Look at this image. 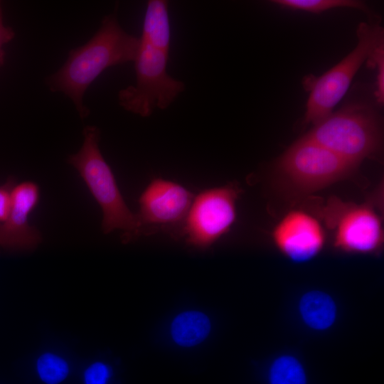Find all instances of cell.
Wrapping results in <instances>:
<instances>
[{
    "label": "cell",
    "instance_id": "cell-1",
    "mask_svg": "<svg viewBox=\"0 0 384 384\" xmlns=\"http://www.w3.org/2000/svg\"><path fill=\"white\" fill-rule=\"evenodd\" d=\"M139 46V38L121 27L115 14H109L86 43L70 50L65 63L47 78L46 84L51 91L65 95L79 116L86 118L90 110L83 100L87 88L107 68L133 62Z\"/></svg>",
    "mask_w": 384,
    "mask_h": 384
},
{
    "label": "cell",
    "instance_id": "cell-2",
    "mask_svg": "<svg viewBox=\"0 0 384 384\" xmlns=\"http://www.w3.org/2000/svg\"><path fill=\"white\" fill-rule=\"evenodd\" d=\"M80 149L68 161L80 174L102 211V230L107 234L122 231L124 242L142 235L136 214L127 206L112 171L99 147L100 131L95 126L84 128Z\"/></svg>",
    "mask_w": 384,
    "mask_h": 384
},
{
    "label": "cell",
    "instance_id": "cell-3",
    "mask_svg": "<svg viewBox=\"0 0 384 384\" xmlns=\"http://www.w3.org/2000/svg\"><path fill=\"white\" fill-rule=\"evenodd\" d=\"M358 166L382 145L380 119L370 105L353 103L331 112L305 135Z\"/></svg>",
    "mask_w": 384,
    "mask_h": 384
},
{
    "label": "cell",
    "instance_id": "cell-4",
    "mask_svg": "<svg viewBox=\"0 0 384 384\" xmlns=\"http://www.w3.org/2000/svg\"><path fill=\"white\" fill-rule=\"evenodd\" d=\"M356 168L305 135L293 144L276 164L283 183L300 195L323 189L346 178Z\"/></svg>",
    "mask_w": 384,
    "mask_h": 384
},
{
    "label": "cell",
    "instance_id": "cell-5",
    "mask_svg": "<svg viewBox=\"0 0 384 384\" xmlns=\"http://www.w3.org/2000/svg\"><path fill=\"white\" fill-rule=\"evenodd\" d=\"M168 53L139 41L133 61L136 82L118 93L123 109L147 117L156 108H167L184 90V83L168 74Z\"/></svg>",
    "mask_w": 384,
    "mask_h": 384
},
{
    "label": "cell",
    "instance_id": "cell-6",
    "mask_svg": "<svg viewBox=\"0 0 384 384\" xmlns=\"http://www.w3.org/2000/svg\"><path fill=\"white\" fill-rule=\"evenodd\" d=\"M356 47L345 58L322 75L308 82L309 95L304 124L314 125L333 112L358 69L383 40V31L380 26L363 22L358 27Z\"/></svg>",
    "mask_w": 384,
    "mask_h": 384
},
{
    "label": "cell",
    "instance_id": "cell-7",
    "mask_svg": "<svg viewBox=\"0 0 384 384\" xmlns=\"http://www.w3.org/2000/svg\"><path fill=\"white\" fill-rule=\"evenodd\" d=\"M240 193L239 187L233 183L199 193L174 235L184 237L186 242L196 247L211 245L233 224Z\"/></svg>",
    "mask_w": 384,
    "mask_h": 384
},
{
    "label": "cell",
    "instance_id": "cell-8",
    "mask_svg": "<svg viewBox=\"0 0 384 384\" xmlns=\"http://www.w3.org/2000/svg\"><path fill=\"white\" fill-rule=\"evenodd\" d=\"M194 195L183 186L165 179L155 178L143 191L136 214L142 235L159 230L172 235L183 222Z\"/></svg>",
    "mask_w": 384,
    "mask_h": 384
},
{
    "label": "cell",
    "instance_id": "cell-9",
    "mask_svg": "<svg viewBox=\"0 0 384 384\" xmlns=\"http://www.w3.org/2000/svg\"><path fill=\"white\" fill-rule=\"evenodd\" d=\"M324 218L335 230V246L345 252L366 254L378 250L383 232L378 215L369 207L329 202Z\"/></svg>",
    "mask_w": 384,
    "mask_h": 384
},
{
    "label": "cell",
    "instance_id": "cell-10",
    "mask_svg": "<svg viewBox=\"0 0 384 384\" xmlns=\"http://www.w3.org/2000/svg\"><path fill=\"white\" fill-rule=\"evenodd\" d=\"M272 237L279 250L297 263L312 260L325 242L324 232L319 221L299 210L286 215L275 227Z\"/></svg>",
    "mask_w": 384,
    "mask_h": 384
},
{
    "label": "cell",
    "instance_id": "cell-11",
    "mask_svg": "<svg viewBox=\"0 0 384 384\" xmlns=\"http://www.w3.org/2000/svg\"><path fill=\"white\" fill-rule=\"evenodd\" d=\"M39 198V188L33 181H23L14 186L10 210L5 220L0 223V246L30 250L41 242L40 232L28 221L29 215L37 206Z\"/></svg>",
    "mask_w": 384,
    "mask_h": 384
},
{
    "label": "cell",
    "instance_id": "cell-12",
    "mask_svg": "<svg viewBox=\"0 0 384 384\" xmlns=\"http://www.w3.org/2000/svg\"><path fill=\"white\" fill-rule=\"evenodd\" d=\"M139 38L142 43L169 54L171 26L166 1L151 0L147 2L142 35Z\"/></svg>",
    "mask_w": 384,
    "mask_h": 384
},
{
    "label": "cell",
    "instance_id": "cell-13",
    "mask_svg": "<svg viewBox=\"0 0 384 384\" xmlns=\"http://www.w3.org/2000/svg\"><path fill=\"white\" fill-rule=\"evenodd\" d=\"M299 313L304 324L315 331L331 328L337 317V306L329 294L311 290L302 295L299 302Z\"/></svg>",
    "mask_w": 384,
    "mask_h": 384
},
{
    "label": "cell",
    "instance_id": "cell-14",
    "mask_svg": "<svg viewBox=\"0 0 384 384\" xmlns=\"http://www.w3.org/2000/svg\"><path fill=\"white\" fill-rule=\"evenodd\" d=\"M210 331L208 317L201 311H188L179 314L173 320L171 334L179 346L190 347L204 341Z\"/></svg>",
    "mask_w": 384,
    "mask_h": 384
},
{
    "label": "cell",
    "instance_id": "cell-15",
    "mask_svg": "<svg viewBox=\"0 0 384 384\" xmlns=\"http://www.w3.org/2000/svg\"><path fill=\"white\" fill-rule=\"evenodd\" d=\"M270 384H306V376L301 362L291 355L274 360L270 368Z\"/></svg>",
    "mask_w": 384,
    "mask_h": 384
},
{
    "label": "cell",
    "instance_id": "cell-16",
    "mask_svg": "<svg viewBox=\"0 0 384 384\" xmlns=\"http://www.w3.org/2000/svg\"><path fill=\"white\" fill-rule=\"evenodd\" d=\"M274 4L293 10L311 13H321L336 8H351L363 11L368 9L366 5L354 0H276Z\"/></svg>",
    "mask_w": 384,
    "mask_h": 384
},
{
    "label": "cell",
    "instance_id": "cell-17",
    "mask_svg": "<svg viewBox=\"0 0 384 384\" xmlns=\"http://www.w3.org/2000/svg\"><path fill=\"white\" fill-rule=\"evenodd\" d=\"M37 371L41 379L46 384H58L67 377L69 368L61 357L46 353L37 361Z\"/></svg>",
    "mask_w": 384,
    "mask_h": 384
},
{
    "label": "cell",
    "instance_id": "cell-18",
    "mask_svg": "<svg viewBox=\"0 0 384 384\" xmlns=\"http://www.w3.org/2000/svg\"><path fill=\"white\" fill-rule=\"evenodd\" d=\"M367 61L376 70L375 97L377 102L382 105L384 101V43L381 41L370 54Z\"/></svg>",
    "mask_w": 384,
    "mask_h": 384
},
{
    "label": "cell",
    "instance_id": "cell-19",
    "mask_svg": "<svg viewBox=\"0 0 384 384\" xmlns=\"http://www.w3.org/2000/svg\"><path fill=\"white\" fill-rule=\"evenodd\" d=\"M111 372L109 367L101 362L90 365L84 374L85 384H107Z\"/></svg>",
    "mask_w": 384,
    "mask_h": 384
},
{
    "label": "cell",
    "instance_id": "cell-20",
    "mask_svg": "<svg viewBox=\"0 0 384 384\" xmlns=\"http://www.w3.org/2000/svg\"><path fill=\"white\" fill-rule=\"evenodd\" d=\"M14 185V179L9 178L0 186V223L5 220L10 210L11 191Z\"/></svg>",
    "mask_w": 384,
    "mask_h": 384
},
{
    "label": "cell",
    "instance_id": "cell-21",
    "mask_svg": "<svg viewBox=\"0 0 384 384\" xmlns=\"http://www.w3.org/2000/svg\"><path fill=\"white\" fill-rule=\"evenodd\" d=\"M15 36L14 31L9 26H6L3 21L1 2L0 1V67L5 62V51L4 46L10 42Z\"/></svg>",
    "mask_w": 384,
    "mask_h": 384
}]
</instances>
